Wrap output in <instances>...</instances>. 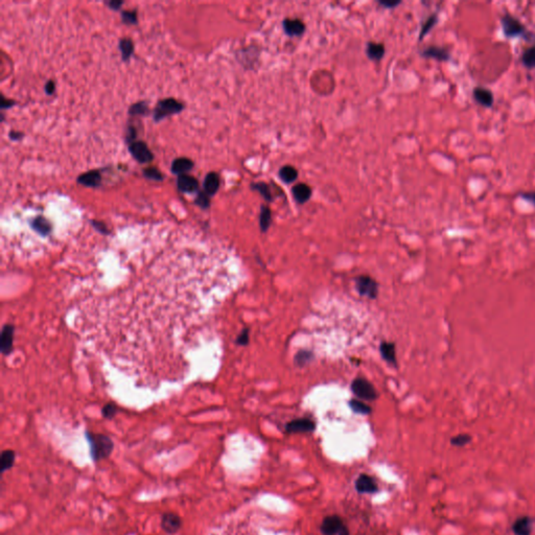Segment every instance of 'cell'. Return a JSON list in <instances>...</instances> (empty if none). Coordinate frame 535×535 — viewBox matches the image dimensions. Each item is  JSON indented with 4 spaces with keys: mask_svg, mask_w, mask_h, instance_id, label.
<instances>
[{
    "mask_svg": "<svg viewBox=\"0 0 535 535\" xmlns=\"http://www.w3.org/2000/svg\"><path fill=\"white\" fill-rule=\"evenodd\" d=\"M87 440L90 445L91 457L94 462H98L109 458L114 449L112 439L102 434L86 433Z\"/></svg>",
    "mask_w": 535,
    "mask_h": 535,
    "instance_id": "1",
    "label": "cell"
},
{
    "mask_svg": "<svg viewBox=\"0 0 535 535\" xmlns=\"http://www.w3.org/2000/svg\"><path fill=\"white\" fill-rule=\"evenodd\" d=\"M184 105L181 101L175 98H164L157 102V105L154 109L153 116L155 121H161L162 119L167 118L171 115L178 114L181 111H183Z\"/></svg>",
    "mask_w": 535,
    "mask_h": 535,
    "instance_id": "2",
    "label": "cell"
},
{
    "mask_svg": "<svg viewBox=\"0 0 535 535\" xmlns=\"http://www.w3.org/2000/svg\"><path fill=\"white\" fill-rule=\"evenodd\" d=\"M324 535H349V530L343 520L338 516L326 517L321 524Z\"/></svg>",
    "mask_w": 535,
    "mask_h": 535,
    "instance_id": "3",
    "label": "cell"
},
{
    "mask_svg": "<svg viewBox=\"0 0 535 535\" xmlns=\"http://www.w3.org/2000/svg\"><path fill=\"white\" fill-rule=\"evenodd\" d=\"M501 23L503 33L507 38H516L524 35L526 32V28L520 20L509 14H506L501 18Z\"/></svg>",
    "mask_w": 535,
    "mask_h": 535,
    "instance_id": "4",
    "label": "cell"
},
{
    "mask_svg": "<svg viewBox=\"0 0 535 535\" xmlns=\"http://www.w3.org/2000/svg\"><path fill=\"white\" fill-rule=\"evenodd\" d=\"M352 390L358 397H361L363 399L374 400L378 397V393L372 384L362 378L356 379L353 382Z\"/></svg>",
    "mask_w": 535,
    "mask_h": 535,
    "instance_id": "5",
    "label": "cell"
},
{
    "mask_svg": "<svg viewBox=\"0 0 535 535\" xmlns=\"http://www.w3.org/2000/svg\"><path fill=\"white\" fill-rule=\"evenodd\" d=\"M358 292L365 297L374 299L379 294V285L374 279L369 276H360L356 279Z\"/></svg>",
    "mask_w": 535,
    "mask_h": 535,
    "instance_id": "6",
    "label": "cell"
},
{
    "mask_svg": "<svg viewBox=\"0 0 535 535\" xmlns=\"http://www.w3.org/2000/svg\"><path fill=\"white\" fill-rule=\"evenodd\" d=\"M129 151L133 158L140 163H149L153 160L154 155L143 141H134L129 145Z\"/></svg>",
    "mask_w": 535,
    "mask_h": 535,
    "instance_id": "7",
    "label": "cell"
},
{
    "mask_svg": "<svg viewBox=\"0 0 535 535\" xmlns=\"http://www.w3.org/2000/svg\"><path fill=\"white\" fill-rule=\"evenodd\" d=\"M160 525H161V528H162V530L164 532L170 534V535H174V534L178 533L179 530L181 529V527H182V520H181V518L178 516L177 513L166 512L161 517Z\"/></svg>",
    "mask_w": 535,
    "mask_h": 535,
    "instance_id": "8",
    "label": "cell"
},
{
    "mask_svg": "<svg viewBox=\"0 0 535 535\" xmlns=\"http://www.w3.org/2000/svg\"><path fill=\"white\" fill-rule=\"evenodd\" d=\"M315 422L307 418H300L290 421L285 425V431L287 433H310L315 430Z\"/></svg>",
    "mask_w": 535,
    "mask_h": 535,
    "instance_id": "9",
    "label": "cell"
},
{
    "mask_svg": "<svg viewBox=\"0 0 535 535\" xmlns=\"http://www.w3.org/2000/svg\"><path fill=\"white\" fill-rule=\"evenodd\" d=\"M356 489L359 493H376L379 491V486L373 477L362 474L356 480Z\"/></svg>",
    "mask_w": 535,
    "mask_h": 535,
    "instance_id": "10",
    "label": "cell"
},
{
    "mask_svg": "<svg viewBox=\"0 0 535 535\" xmlns=\"http://www.w3.org/2000/svg\"><path fill=\"white\" fill-rule=\"evenodd\" d=\"M177 186H178V190L182 193L193 194V193L198 192L199 182L195 177L190 176L188 174H184V175L178 176Z\"/></svg>",
    "mask_w": 535,
    "mask_h": 535,
    "instance_id": "11",
    "label": "cell"
},
{
    "mask_svg": "<svg viewBox=\"0 0 535 535\" xmlns=\"http://www.w3.org/2000/svg\"><path fill=\"white\" fill-rule=\"evenodd\" d=\"M472 96H474V99L479 105L486 108L492 107L493 100H495L492 92L484 87H476L474 89V92H472Z\"/></svg>",
    "mask_w": 535,
    "mask_h": 535,
    "instance_id": "12",
    "label": "cell"
},
{
    "mask_svg": "<svg viewBox=\"0 0 535 535\" xmlns=\"http://www.w3.org/2000/svg\"><path fill=\"white\" fill-rule=\"evenodd\" d=\"M512 531L516 535H531L533 531V520L529 517H521L512 524Z\"/></svg>",
    "mask_w": 535,
    "mask_h": 535,
    "instance_id": "13",
    "label": "cell"
},
{
    "mask_svg": "<svg viewBox=\"0 0 535 535\" xmlns=\"http://www.w3.org/2000/svg\"><path fill=\"white\" fill-rule=\"evenodd\" d=\"M282 24H283L284 32L286 33V35H289L290 37L300 36L305 31L304 23L299 19H289V18H286V19L283 20Z\"/></svg>",
    "mask_w": 535,
    "mask_h": 535,
    "instance_id": "14",
    "label": "cell"
},
{
    "mask_svg": "<svg viewBox=\"0 0 535 535\" xmlns=\"http://www.w3.org/2000/svg\"><path fill=\"white\" fill-rule=\"evenodd\" d=\"M100 181L101 176L97 170L86 172L77 178V182L86 188H97L100 185Z\"/></svg>",
    "mask_w": 535,
    "mask_h": 535,
    "instance_id": "15",
    "label": "cell"
},
{
    "mask_svg": "<svg viewBox=\"0 0 535 535\" xmlns=\"http://www.w3.org/2000/svg\"><path fill=\"white\" fill-rule=\"evenodd\" d=\"M193 168H194V162L191 159L185 158V157H180L173 161L171 169H172L173 174L180 176V175L188 174L190 171H192Z\"/></svg>",
    "mask_w": 535,
    "mask_h": 535,
    "instance_id": "16",
    "label": "cell"
},
{
    "mask_svg": "<svg viewBox=\"0 0 535 535\" xmlns=\"http://www.w3.org/2000/svg\"><path fill=\"white\" fill-rule=\"evenodd\" d=\"M292 194L298 204H303L312 197V189L305 183H299L293 188Z\"/></svg>",
    "mask_w": 535,
    "mask_h": 535,
    "instance_id": "17",
    "label": "cell"
},
{
    "mask_svg": "<svg viewBox=\"0 0 535 535\" xmlns=\"http://www.w3.org/2000/svg\"><path fill=\"white\" fill-rule=\"evenodd\" d=\"M421 55L424 58H432L441 62H446L450 59V54L447 49L439 46H429L422 50Z\"/></svg>",
    "mask_w": 535,
    "mask_h": 535,
    "instance_id": "18",
    "label": "cell"
},
{
    "mask_svg": "<svg viewBox=\"0 0 535 535\" xmlns=\"http://www.w3.org/2000/svg\"><path fill=\"white\" fill-rule=\"evenodd\" d=\"M13 338H14V327L10 324H7L2 332V353L4 355H9L13 348Z\"/></svg>",
    "mask_w": 535,
    "mask_h": 535,
    "instance_id": "19",
    "label": "cell"
},
{
    "mask_svg": "<svg viewBox=\"0 0 535 535\" xmlns=\"http://www.w3.org/2000/svg\"><path fill=\"white\" fill-rule=\"evenodd\" d=\"M220 189V177L217 173H208L204 180V192L209 197L215 196Z\"/></svg>",
    "mask_w": 535,
    "mask_h": 535,
    "instance_id": "20",
    "label": "cell"
},
{
    "mask_svg": "<svg viewBox=\"0 0 535 535\" xmlns=\"http://www.w3.org/2000/svg\"><path fill=\"white\" fill-rule=\"evenodd\" d=\"M32 228L37 232L39 233L40 235H43V236H46L47 234H49V232L51 231V224L50 222L45 219L44 217H37L35 218L32 223Z\"/></svg>",
    "mask_w": 535,
    "mask_h": 535,
    "instance_id": "21",
    "label": "cell"
},
{
    "mask_svg": "<svg viewBox=\"0 0 535 535\" xmlns=\"http://www.w3.org/2000/svg\"><path fill=\"white\" fill-rule=\"evenodd\" d=\"M381 354L384 360H386L389 364L395 365L396 364V352H395V346L394 344L390 342H384L381 344Z\"/></svg>",
    "mask_w": 535,
    "mask_h": 535,
    "instance_id": "22",
    "label": "cell"
},
{
    "mask_svg": "<svg viewBox=\"0 0 535 535\" xmlns=\"http://www.w3.org/2000/svg\"><path fill=\"white\" fill-rule=\"evenodd\" d=\"M366 52H367V56L371 60L380 61L385 55V46L382 43L369 42L367 44Z\"/></svg>",
    "mask_w": 535,
    "mask_h": 535,
    "instance_id": "23",
    "label": "cell"
},
{
    "mask_svg": "<svg viewBox=\"0 0 535 535\" xmlns=\"http://www.w3.org/2000/svg\"><path fill=\"white\" fill-rule=\"evenodd\" d=\"M119 50L123 61H128L134 52L133 41L129 38H123L119 41Z\"/></svg>",
    "mask_w": 535,
    "mask_h": 535,
    "instance_id": "24",
    "label": "cell"
},
{
    "mask_svg": "<svg viewBox=\"0 0 535 535\" xmlns=\"http://www.w3.org/2000/svg\"><path fill=\"white\" fill-rule=\"evenodd\" d=\"M279 178L284 183H293L298 178V171L292 166H284L279 171Z\"/></svg>",
    "mask_w": 535,
    "mask_h": 535,
    "instance_id": "25",
    "label": "cell"
},
{
    "mask_svg": "<svg viewBox=\"0 0 535 535\" xmlns=\"http://www.w3.org/2000/svg\"><path fill=\"white\" fill-rule=\"evenodd\" d=\"M16 454L13 449H5L2 452V457H0V462H2V470L7 471L13 467L15 464Z\"/></svg>",
    "mask_w": 535,
    "mask_h": 535,
    "instance_id": "26",
    "label": "cell"
},
{
    "mask_svg": "<svg viewBox=\"0 0 535 535\" xmlns=\"http://www.w3.org/2000/svg\"><path fill=\"white\" fill-rule=\"evenodd\" d=\"M272 223V212L269 207L262 206L260 211V218H259V224H260V229L262 232H265L268 229L270 228Z\"/></svg>",
    "mask_w": 535,
    "mask_h": 535,
    "instance_id": "27",
    "label": "cell"
},
{
    "mask_svg": "<svg viewBox=\"0 0 535 535\" xmlns=\"http://www.w3.org/2000/svg\"><path fill=\"white\" fill-rule=\"evenodd\" d=\"M522 62L526 68L528 69L535 68V46L529 47L524 51L522 56Z\"/></svg>",
    "mask_w": 535,
    "mask_h": 535,
    "instance_id": "28",
    "label": "cell"
},
{
    "mask_svg": "<svg viewBox=\"0 0 535 535\" xmlns=\"http://www.w3.org/2000/svg\"><path fill=\"white\" fill-rule=\"evenodd\" d=\"M252 189L257 191L266 201H272V199H273L272 192H271V189H270V186L268 184H265L263 182L253 183L252 184Z\"/></svg>",
    "mask_w": 535,
    "mask_h": 535,
    "instance_id": "29",
    "label": "cell"
},
{
    "mask_svg": "<svg viewBox=\"0 0 535 535\" xmlns=\"http://www.w3.org/2000/svg\"><path fill=\"white\" fill-rule=\"evenodd\" d=\"M437 22H438V17H437L436 14L430 16V17L425 20V22L423 23V25H422V28H421L420 35H419V40L423 39V38L429 34V32L436 25Z\"/></svg>",
    "mask_w": 535,
    "mask_h": 535,
    "instance_id": "30",
    "label": "cell"
},
{
    "mask_svg": "<svg viewBox=\"0 0 535 535\" xmlns=\"http://www.w3.org/2000/svg\"><path fill=\"white\" fill-rule=\"evenodd\" d=\"M149 112V107H148V104L146 101H138V102H135L134 105H132L129 109V114L130 115H146L148 114Z\"/></svg>",
    "mask_w": 535,
    "mask_h": 535,
    "instance_id": "31",
    "label": "cell"
},
{
    "mask_svg": "<svg viewBox=\"0 0 535 535\" xmlns=\"http://www.w3.org/2000/svg\"><path fill=\"white\" fill-rule=\"evenodd\" d=\"M349 405H351V408L357 413L369 414L370 412H371V408H370L369 406H367L366 404H364L363 402H360V400H357V399H353V400H351V403H349Z\"/></svg>",
    "mask_w": 535,
    "mask_h": 535,
    "instance_id": "32",
    "label": "cell"
},
{
    "mask_svg": "<svg viewBox=\"0 0 535 535\" xmlns=\"http://www.w3.org/2000/svg\"><path fill=\"white\" fill-rule=\"evenodd\" d=\"M121 19H122V22L126 24H129V25L136 24L137 23L136 11H123L121 13Z\"/></svg>",
    "mask_w": 535,
    "mask_h": 535,
    "instance_id": "33",
    "label": "cell"
},
{
    "mask_svg": "<svg viewBox=\"0 0 535 535\" xmlns=\"http://www.w3.org/2000/svg\"><path fill=\"white\" fill-rule=\"evenodd\" d=\"M195 203L198 205L199 207L203 208V209H206L210 206V201H209V196L203 192V193H199L196 200H195Z\"/></svg>",
    "mask_w": 535,
    "mask_h": 535,
    "instance_id": "34",
    "label": "cell"
},
{
    "mask_svg": "<svg viewBox=\"0 0 535 535\" xmlns=\"http://www.w3.org/2000/svg\"><path fill=\"white\" fill-rule=\"evenodd\" d=\"M143 175L146 178L154 181H161L163 179L162 173L156 168H148L143 170Z\"/></svg>",
    "mask_w": 535,
    "mask_h": 535,
    "instance_id": "35",
    "label": "cell"
},
{
    "mask_svg": "<svg viewBox=\"0 0 535 535\" xmlns=\"http://www.w3.org/2000/svg\"><path fill=\"white\" fill-rule=\"evenodd\" d=\"M470 440H471V437L469 435H467V434H460L458 436L452 437L451 440H450V443L452 445H455V446L461 447V446H464V445L468 444L470 442Z\"/></svg>",
    "mask_w": 535,
    "mask_h": 535,
    "instance_id": "36",
    "label": "cell"
},
{
    "mask_svg": "<svg viewBox=\"0 0 535 535\" xmlns=\"http://www.w3.org/2000/svg\"><path fill=\"white\" fill-rule=\"evenodd\" d=\"M115 414H116V407L114 405L109 404L102 408V416L104 417L111 419L115 416Z\"/></svg>",
    "mask_w": 535,
    "mask_h": 535,
    "instance_id": "37",
    "label": "cell"
},
{
    "mask_svg": "<svg viewBox=\"0 0 535 535\" xmlns=\"http://www.w3.org/2000/svg\"><path fill=\"white\" fill-rule=\"evenodd\" d=\"M248 341H249V331L248 329H244L242 334L237 338V342L240 345H246L247 343H248Z\"/></svg>",
    "mask_w": 535,
    "mask_h": 535,
    "instance_id": "38",
    "label": "cell"
},
{
    "mask_svg": "<svg viewBox=\"0 0 535 535\" xmlns=\"http://www.w3.org/2000/svg\"><path fill=\"white\" fill-rule=\"evenodd\" d=\"M135 138H136V129L134 127H129L127 130V135H126L127 142L130 145V143L135 141Z\"/></svg>",
    "mask_w": 535,
    "mask_h": 535,
    "instance_id": "39",
    "label": "cell"
},
{
    "mask_svg": "<svg viewBox=\"0 0 535 535\" xmlns=\"http://www.w3.org/2000/svg\"><path fill=\"white\" fill-rule=\"evenodd\" d=\"M520 197L530 203H532L533 205H535V192H528V193H523L520 195Z\"/></svg>",
    "mask_w": 535,
    "mask_h": 535,
    "instance_id": "40",
    "label": "cell"
},
{
    "mask_svg": "<svg viewBox=\"0 0 535 535\" xmlns=\"http://www.w3.org/2000/svg\"><path fill=\"white\" fill-rule=\"evenodd\" d=\"M92 225L94 226V228H95L96 230H98L99 232H101V233H108V229L106 228L105 224H102V223H100V222H95V221H93V222H92Z\"/></svg>",
    "mask_w": 535,
    "mask_h": 535,
    "instance_id": "41",
    "label": "cell"
},
{
    "mask_svg": "<svg viewBox=\"0 0 535 535\" xmlns=\"http://www.w3.org/2000/svg\"><path fill=\"white\" fill-rule=\"evenodd\" d=\"M15 104H16V102L13 99H8V98H5V97L2 98V109H4V110L13 107Z\"/></svg>",
    "mask_w": 535,
    "mask_h": 535,
    "instance_id": "42",
    "label": "cell"
},
{
    "mask_svg": "<svg viewBox=\"0 0 535 535\" xmlns=\"http://www.w3.org/2000/svg\"><path fill=\"white\" fill-rule=\"evenodd\" d=\"M44 89H45V92H46V94H48V95H51V94H52V93L55 92V90H56V85H55V83H54V82H52V81H48V82H47V83L45 84V87H44Z\"/></svg>",
    "mask_w": 535,
    "mask_h": 535,
    "instance_id": "43",
    "label": "cell"
},
{
    "mask_svg": "<svg viewBox=\"0 0 535 535\" xmlns=\"http://www.w3.org/2000/svg\"><path fill=\"white\" fill-rule=\"evenodd\" d=\"M107 5L110 7V9L117 11L121 8V6L123 5V2H120V0H112V2H109Z\"/></svg>",
    "mask_w": 535,
    "mask_h": 535,
    "instance_id": "44",
    "label": "cell"
},
{
    "mask_svg": "<svg viewBox=\"0 0 535 535\" xmlns=\"http://www.w3.org/2000/svg\"><path fill=\"white\" fill-rule=\"evenodd\" d=\"M9 135H10V138H11L12 140H15V141L20 140V139H21V138L23 137V133H21V132H16V131H11Z\"/></svg>",
    "mask_w": 535,
    "mask_h": 535,
    "instance_id": "45",
    "label": "cell"
},
{
    "mask_svg": "<svg viewBox=\"0 0 535 535\" xmlns=\"http://www.w3.org/2000/svg\"><path fill=\"white\" fill-rule=\"evenodd\" d=\"M380 4L383 5L386 8H394L397 5H399V2H393V3H391V2H380Z\"/></svg>",
    "mask_w": 535,
    "mask_h": 535,
    "instance_id": "46",
    "label": "cell"
}]
</instances>
